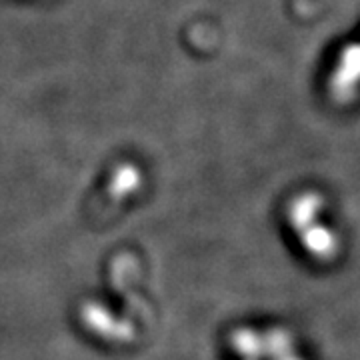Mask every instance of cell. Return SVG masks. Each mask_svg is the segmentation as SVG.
I'll return each mask as SVG.
<instances>
[{
	"instance_id": "cell-1",
	"label": "cell",
	"mask_w": 360,
	"mask_h": 360,
	"mask_svg": "<svg viewBox=\"0 0 360 360\" xmlns=\"http://www.w3.org/2000/svg\"><path fill=\"white\" fill-rule=\"evenodd\" d=\"M360 86V44L350 46L335 70L333 90L338 98H350Z\"/></svg>"
}]
</instances>
